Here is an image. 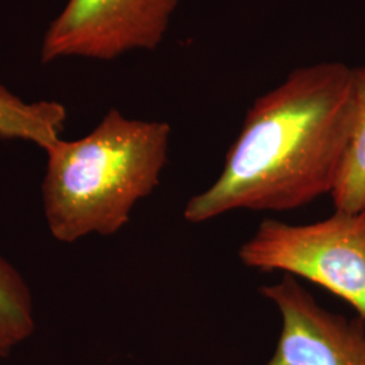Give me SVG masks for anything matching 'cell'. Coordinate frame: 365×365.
Returning <instances> with one entry per match:
<instances>
[{"instance_id":"obj_1","label":"cell","mask_w":365,"mask_h":365,"mask_svg":"<svg viewBox=\"0 0 365 365\" xmlns=\"http://www.w3.org/2000/svg\"><path fill=\"white\" fill-rule=\"evenodd\" d=\"M354 118V69L303 66L256 99L218 179L184 207L191 223L235 210L289 211L333 192Z\"/></svg>"},{"instance_id":"obj_2","label":"cell","mask_w":365,"mask_h":365,"mask_svg":"<svg viewBox=\"0 0 365 365\" xmlns=\"http://www.w3.org/2000/svg\"><path fill=\"white\" fill-rule=\"evenodd\" d=\"M170 137L167 122L131 119L113 108L87 135L48 148L41 192L53 238L73 244L118 233L158 187Z\"/></svg>"},{"instance_id":"obj_3","label":"cell","mask_w":365,"mask_h":365,"mask_svg":"<svg viewBox=\"0 0 365 365\" xmlns=\"http://www.w3.org/2000/svg\"><path fill=\"white\" fill-rule=\"evenodd\" d=\"M260 272L299 276L351 304L365 322V217L334 211L327 220L289 225L265 220L238 250Z\"/></svg>"},{"instance_id":"obj_4","label":"cell","mask_w":365,"mask_h":365,"mask_svg":"<svg viewBox=\"0 0 365 365\" xmlns=\"http://www.w3.org/2000/svg\"><path fill=\"white\" fill-rule=\"evenodd\" d=\"M179 0H68L48 27L41 61L113 60L163 42Z\"/></svg>"},{"instance_id":"obj_5","label":"cell","mask_w":365,"mask_h":365,"mask_svg":"<svg viewBox=\"0 0 365 365\" xmlns=\"http://www.w3.org/2000/svg\"><path fill=\"white\" fill-rule=\"evenodd\" d=\"M260 294L277 307L280 336L264 365H365V322L324 309L291 274Z\"/></svg>"},{"instance_id":"obj_6","label":"cell","mask_w":365,"mask_h":365,"mask_svg":"<svg viewBox=\"0 0 365 365\" xmlns=\"http://www.w3.org/2000/svg\"><path fill=\"white\" fill-rule=\"evenodd\" d=\"M66 108L54 101L25 102L0 86V140H22L46 150L61 137Z\"/></svg>"},{"instance_id":"obj_7","label":"cell","mask_w":365,"mask_h":365,"mask_svg":"<svg viewBox=\"0 0 365 365\" xmlns=\"http://www.w3.org/2000/svg\"><path fill=\"white\" fill-rule=\"evenodd\" d=\"M334 209L361 212L365 209V66L354 69L352 134L331 192Z\"/></svg>"},{"instance_id":"obj_8","label":"cell","mask_w":365,"mask_h":365,"mask_svg":"<svg viewBox=\"0 0 365 365\" xmlns=\"http://www.w3.org/2000/svg\"><path fill=\"white\" fill-rule=\"evenodd\" d=\"M34 300L25 277L0 256V361L36 331Z\"/></svg>"},{"instance_id":"obj_9","label":"cell","mask_w":365,"mask_h":365,"mask_svg":"<svg viewBox=\"0 0 365 365\" xmlns=\"http://www.w3.org/2000/svg\"><path fill=\"white\" fill-rule=\"evenodd\" d=\"M361 212H363V214H364V217H365V209H364V211H361Z\"/></svg>"}]
</instances>
